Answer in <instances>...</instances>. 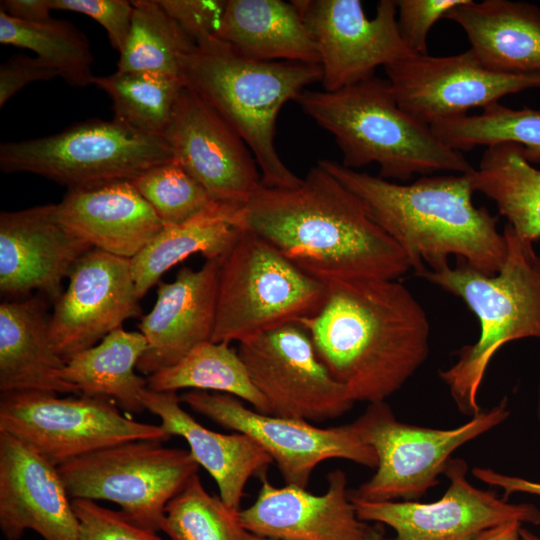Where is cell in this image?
<instances>
[{"mask_svg": "<svg viewBox=\"0 0 540 540\" xmlns=\"http://www.w3.org/2000/svg\"><path fill=\"white\" fill-rule=\"evenodd\" d=\"M507 399L453 429H434L397 420L385 402L370 403L351 424L378 459L375 474L351 496L368 501H414L440 481L451 454L504 422Z\"/></svg>", "mask_w": 540, "mask_h": 540, "instance_id": "obj_9", "label": "cell"}, {"mask_svg": "<svg viewBox=\"0 0 540 540\" xmlns=\"http://www.w3.org/2000/svg\"><path fill=\"white\" fill-rule=\"evenodd\" d=\"M430 128L443 143L457 151L515 143L522 147L530 163L540 162V110L512 109L495 102L478 115L444 119Z\"/></svg>", "mask_w": 540, "mask_h": 540, "instance_id": "obj_35", "label": "cell"}, {"mask_svg": "<svg viewBox=\"0 0 540 540\" xmlns=\"http://www.w3.org/2000/svg\"><path fill=\"white\" fill-rule=\"evenodd\" d=\"M180 77L244 140L261 169V185L295 188L301 182L280 158L274 140L282 106L322 79L320 65L245 58L211 38L182 59Z\"/></svg>", "mask_w": 540, "mask_h": 540, "instance_id": "obj_5", "label": "cell"}, {"mask_svg": "<svg viewBox=\"0 0 540 540\" xmlns=\"http://www.w3.org/2000/svg\"><path fill=\"white\" fill-rule=\"evenodd\" d=\"M151 205L164 226L202 216H230L239 208L214 200L174 159L131 181Z\"/></svg>", "mask_w": 540, "mask_h": 540, "instance_id": "obj_37", "label": "cell"}, {"mask_svg": "<svg viewBox=\"0 0 540 540\" xmlns=\"http://www.w3.org/2000/svg\"><path fill=\"white\" fill-rule=\"evenodd\" d=\"M314 38L325 91L369 79L414 53L404 43L397 22V2L381 0L367 18L359 0H293Z\"/></svg>", "mask_w": 540, "mask_h": 540, "instance_id": "obj_14", "label": "cell"}, {"mask_svg": "<svg viewBox=\"0 0 540 540\" xmlns=\"http://www.w3.org/2000/svg\"><path fill=\"white\" fill-rule=\"evenodd\" d=\"M92 247L58 220L56 204L0 214V292L9 298L34 290L53 303L63 280Z\"/></svg>", "mask_w": 540, "mask_h": 540, "instance_id": "obj_19", "label": "cell"}, {"mask_svg": "<svg viewBox=\"0 0 540 540\" xmlns=\"http://www.w3.org/2000/svg\"><path fill=\"white\" fill-rule=\"evenodd\" d=\"M537 418L540 422V384L538 388V401H537Z\"/></svg>", "mask_w": 540, "mask_h": 540, "instance_id": "obj_49", "label": "cell"}, {"mask_svg": "<svg viewBox=\"0 0 540 540\" xmlns=\"http://www.w3.org/2000/svg\"><path fill=\"white\" fill-rule=\"evenodd\" d=\"M52 10L81 13L98 22L120 53L130 31L133 3L127 0H50Z\"/></svg>", "mask_w": 540, "mask_h": 540, "instance_id": "obj_41", "label": "cell"}, {"mask_svg": "<svg viewBox=\"0 0 540 540\" xmlns=\"http://www.w3.org/2000/svg\"><path fill=\"white\" fill-rule=\"evenodd\" d=\"M398 27L406 46L418 55H427V36L432 26L466 0H398Z\"/></svg>", "mask_w": 540, "mask_h": 540, "instance_id": "obj_39", "label": "cell"}, {"mask_svg": "<svg viewBox=\"0 0 540 540\" xmlns=\"http://www.w3.org/2000/svg\"><path fill=\"white\" fill-rule=\"evenodd\" d=\"M0 11L25 23H44L52 19L50 0H2Z\"/></svg>", "mask_w": 540, "mask_h": 540, "instance_id": "obj_44", "label": "cell"}, {"mask_svg": "<svg viewBox=\"0 0 540 540\" xmlns=\"http://www.w3.org/2000/svg\"><path fill=\"white\" fill-rule=\"evenodd\" d=\"M219 260L208 259L201 268H181L174 281L159 282L151 311L138 325L147 341L137 371L151 375L169 368L214 331Z\"/></svg>", "mask_w": 540, "mask_h": 540, "instance_id": "obj_21", "label": "cell"}, {"mask_svg": "<svg viewBox=\"0 0 540 540\" xmlns=\"http://www.w3.org/2000/svg\"><path fill=\"white\" fill-rule=\"evenodd\" d=\"M363 540H385L383 530L378 526H367Z\"/></svg>", "mask_w": 540, "mask_h": 540, "instance_id": "obj_46", "label": "cell"}, {"mask_svg": "<svg viewBox=\"0 0 540 540\" xmlns=\"http://www.w3.org/2000/svg\"><path fill=\"white\" fill-rule=\"evenodd\" d=\"M296 102L334 136L346 168L376 163L378 177L400 181L416 173L474 169L460 151L399 106L388 80L373 76L336 91L304 90Z\"/></svg>", "mask_w": 540, "mask_h": 540, "instance_id": "obj_4", "label": "cell"}, {"mask_svg": "<svg viewBox=\"0 0 540 540\" xmlns=\"http://www.w3.org/2000/svg\"><path fill=\"white\" fill-rule=\"evenodd\" d=\"M384 68L399 106L429 126L540 88V73L492 70L471 49L445 57L413 54Z\"/></svg>", "mask_w": 540, "mask_h": 540, "instance_id": "obj_15", "label": "cell"}, {"mask_svg": "<svg viewBox=\"0 0 540 540\" xmlns=\"http://www.w3.org/2000/svg\"><path fill=\"white\" fill-rule=\"evenodd\" d=\"M326 284L321 308L298 323L355 402L385 401L427 359L430 324L425 310L397 280L353 278Z\"/></svg>", "mask_w": 540, "mask_h": 540, "instance_id": "obj_2", "label": "cell"}, {"mask_svg": "<svg viewBox=\"0 0 540 540\" xmlns=\"http://www.w3.org/2000/svg\"><path fill=\"white\" fill-rule=\"evenodd\" d=\"M0 43L35 52V57L57 70L70 86L92 84L94 57L89 41L68 21L52 18L25 23L0 11Z\"/></svg>", "mask_w": 540, "mask_h": 540, "instance_id": "obj_33", "label": "cell"}, {"mask_svg": "<svg viewBox=\"0 0 540 540\" xmlns=\"http://www.w3.org/2000/svg\"><path fill=\"white\" fill-rule=\"evenodd\" d=\"M146 348L141 332L120 327L70 357L62 378L77 387L81 395L109 397L127 412L140 413L145 410L141 393L147 388V379L136 370Z\"/></svg>", "mask_w": 540, "mask_h": 540, "instance_id": "obj_28", "label": "cell"}, {"mask_svg": "<svg viewBox=\"0 0 540 540\" xmlns=\"http://www.w3.org/2000/svg\"><path fill=\"white\" fill-rule=\"evenodd\" d=\"M239 511L209 494L197 473L167 503L161 531L172 540H245Z\"/></svg>", "mask_w": 540, "mask_h": 540, "instance_id": "obj_36", "label": "cell"}, {"mask_svg": "<svg viewBox=\"0 0 540 540\" xmlns=\"http://www.w3.org/2000/svg\"><path fill=\"white\" fill-rule=\"evenodd\" d=\"M196 44L216 38L228 0H157Z\"/></svg>", "mask_w": 540, "mask_h": 540, "instance_id": "obj_40", "label": "cell"}, {"mask_svg": "<svg viewBox=\"0 0 540 540\" xmlns=\"http://www.w3.org/2000/svg\"><path fill=\"white\" fill-rule=\"evenodd\" d=\"M132 3L130 31L119 53L117 71L180 77L182 59L196 44L157 0H134Z\"/></svg>", "mask_w": 540, "mask_h": 540, "instance_id": "obj_32", "label": "cell"}, {"mask_svg": "<svg viewBox=\"0 0 540 540\" xmlns=\"http://www.w3.org/2000/svg\"><path fill=\"white\" fill-rule=\"evenodd\" d=\"M522 523L509 521L482 531L473 540H521Z\"/></svg>", "mask_w": 540, "mask_h": 540, "instance_id": "obj_45", "label": "cell"}, {"mask_svg": "<svg viewBox=\"0 0 540 540\" xmlns=\"http://www.w3.org/2000/svg\"><path fill=\"white\" fill-rule=\"evenodd\" d=\"M467 463L451 458L444 474L450 485L441 499L368 501L350 496L360 520L391 527L396 540H473L482 531L509 522L540 524V510L528 503L513 504L494 492L474 487L466 478Z\"/></svg>", "mask_w": 540, "mask_h": 540, "instance_id": "obj_16", "label": "cell"}, {"mask_svg": "<svg viewBox=\"0 0 540 540\" xmlns=\"http://www.w3.org/2000/svg\"><path fill=\"white\" fill-rule=\"evenodd\" d=\"M56 212L60 223L92 248L128 259L164 227L131 181L68 190Z\"/></svg>", "mask_w": 540, "mask_h": 540, "instance_id": "obj_23", "label": "cell"}, {"mask_svg": "<svg viewBox=\"0 0 540 540\" xmlns=\"http://www.w3.org/2000/svg\"><path fill=\"white\" fill-rule=\"evenodd\" d=\"M92 84L111 99L113 118L162 137L184 88L180 77L155 72L116 71L94 76Z\"/></svg>", "mask_w": 540, "mask_h": 540, "instance_id": "obj_34", "label": "cell"}, {"mask_svg": "<svg viewBox=\"0 0 540 540\" xmlns=\"http://www.w3.org/2000/svg\"><path fill=\"white\" fill-rule=\"evenodd\" d=\"M68 278L50 316L51 343L65 362L141 315L131 259L92 248Z\"/></svg>", "mask_w": 540, "mask_h": 540, "instance_id": "obj_18", "label": "cell"}, {"mask_svg": "<svg viewBox=\"0 0 540 540\" xmlns=\"http://www.w3.org/2000/svg\"><path fill=\"white\" fill-rule=\"evenodd\" d=\"M216 38L248 59L320 65L317 44L293 1L228 0Z\"/></svg>", "mask_w": 540, "mask_h": 540, "instance_id": "obj_27", "label": "cell"}, {"mask_svg": "<svg viewBox=\"0 0 540 540\" xmlns=\"http://www.w3.org/2000/svg\"><path fill=\"white\" fill-rule=\"evenodd\" d=\"M60 77L57 70L37 57L17 55L0 66V107L26 85L36 81H49Z\"/></svg>", "mask_w": 540, "mask_h": 540, "instance_id": "obj_42", "label": "cell"}, {"mask_svg": "<svg viewBox=\"0 0 540 540\" xmlns=\"http://www.w3.org/2000/svg\"><path fill=\"white\" fill-rule=\"evenodd\" d=\"M180 401L218 425L252 438L270 455L287 485L306 489L314 469L328 459L377 467L374 449L351 423L321 428L305 420L260 413L239 398L218 392L189 390Z\"/></svg>", "mask_w": 540, "mask_h": 540, "instance_id": "obj_12", "label": "cell"}, {"mask_svg": "<svg viewBox=\"0 0 540 540\" xmlns=\"http://www.w3.org/2000/svg\"><path fill=\"white\" fill-rule=\"evenodd\" d=\"M352 191L369 216L404 251L416 274L448 263L450 256L495 275L507 256L498 218L472 201L468 173L425 176L403 185L344 167L317 162Z\"/></svg>", "mask_w": 540, "mask_h": 540, "instance_id": "obj_3", "label": "cell"}, {"mask_svg": "<svg viewBox=\"0 0 540 540\" xmlns=\"http://www.w3.org/2000/svg\"><path fill=\"white\" fill-rule=\"evenodd\" d=\"M231 223L263 238L313 277L397 280L411 268L362 201L320 165L295 188L260 186Z\"/></svg>", "mask_w": 540, "mask_h": 540, "instance_id": "obj_1", "label": "cell"}, {"mask_svg": "<svg viewBox=\"0 0 540 540\" xmlns=\"http://www.w3.org/2000/svg\"><path fill=\"white\" fill-rule=\"evenodd\" d=\"M466 33L486 67L506 73H540V8L510 0H466L444 17Z\"/></svg>", "mask_w": 540, "mask_h": 540, "instance_id": "obj_26", "label": "cell"}, {"mask_svg": "<svg viewBox=\"0 0 540 540\" xmlns=\"http://www.w3.org/2000/svg\"><path fill=\"white\" fill-rule=\"evenodd\" d=\"M66 362L50 339V317L40 296L0 304V391L81 395L62 378Z\"/></svg>", "mask_w": 540, "mask_h": 540, "instance_id": "obj_25", "label": "cell"}, {"mask_svg": "<svg viewBox=\"0 0 540 540\" xmlns=\"http://www.w3.org/2000/svg\"><path fill=\"white\" fill-rule=\"evenodd\" d=\"M239 229L225 215L202 216L178 225H166L131 259L132 274L141 299L161 276L185 258L200 253L221 260L231 249Z\"/></svg>", "mask_w": 540, "mask_h": 540, "instance_id": "obj_30", "label": "cell"}, {"mask_svg": "<svg viewBox=\"0 0 540 540\" xmlns=\"http://www.w3.org/2000/svg\"><path fill=\"white\" fill-rule=\"evenodd\" d=\"M141 399L145 409L160 418V426L168 434L186 440L192 457L215 480L220 498L239 510L250 478L266 475L274 463L270 455L243 433L224 434L202 426L181 407L177 392L146 388Z\"/></svg>", "mask_w": 540, "mask_h": 540, "instance_id": "obj_24", "label": "cell"}, {"mask_svg": "<svg viewBox=\"0 0 540 540\" xmlns=\"http://www.w3.org/2000/svg\"><path fill=\"white\" fill-rule=\"evenodd\" d=\"M239 229V228H238ZM327 284L308 274L269 242L239 229L220 260L213 342H242L314 315Z\"/></svg>", "mask_w": 540, "mask_h": 540, "instance_id": "obj_7", "label": "cell"}, {"mask_svg": "<svg viewBox=\"0 0 540 540\" xmlns=\"http://www.w3.org/2000/svg\"><path fill=\"white\" fill-rule=\"evenodd\" d=\"M472 473L480 481L491 486L502 488L504 490L505 500L510 494L516 492L540 496V482L502 474L490 468L476 467L473 469Z\"/></svg>", "mask_w": 540, "mask_h": 540, "instance_id": "obj_43", "label": "cell"}, {"mask_svg": "<svg viewBox=\"0 0 540 540\" xmlns=\"http://www.w3.org/2000/svg\"><path fill=\"white\" fill-rule=\"evenodd\" d=\"M58 467L0 431V528L8 540L31 529L44 540H77L79 523Z\"/></svg>", "mask_w": 540, "mask_h": 540, "instance_id": "obj_20", "label": "cell"}, {"mask_svg": "<svg viewBox=\"0 0 540 540\" xmlns=\"http://www.w3.org/2000/svg\"><path fill=\"white\" fill-rule=\"evenodd\" d=\"M260 479L256 500L239 511L249 533L273 540H363L367 525L356 514L344 471H331L320 495L294 485L275 486L266 475Z\"/></svg>", "mask_w": 540, "mask_h": 540, "instance_id": "obj_22", "label": "cell"}, {"mask_svg": "<svg viewBox=\"0 0 540 540\" xmlns=\"http://www.w3.org/2000/svg\"><path fill=\"white\" fill-rule=\"evenodd\" d=\"M147 388L157 392L180 389L212 391L233 395L264 414L268 403L254 385L238 350L229 342L207 341L177 364L149 375Z\"/></svg>", "mask_w": 540, "mask_h": 540, "instance_id": "obj_31", "label": "cell"}, {"mask_svg": "<svg viewBox=\"0 0 540 540\" xmlns=\"http://www.w3.org/2000/svg\"><path fill=\"white\" fill-rule=\"evenodd\" d=\"M238 353L270 415L320 422L342 416L355 403L319 359L298 322L240 342Z\"/></svg>", "mask_w": 540, "mask_h": 540, "instance_id": "obj_13", "label": "cell"}, {"mask_svg": "<svg viewBox=\"0 0 540 540\" xmlns=\"http://www.w3.org/2000/svg\"><path fill=\"white\" fill-rule=\"evenodd\" d=\"M163 138L173 159L217 202L240 208L260 188L257 162L244 140L185 86Z\"/></svg>", "mask_w": 540, "mask_h": 540, "instance_id": "obj_17", "label": "cell"}, {"mask_svg": "<svg viewBox=\"0 0 540 540\" xmlns=\"http://www.w3.org/2000/svg\"><path fill=\"white\" fill-rule=\"evenodd\" d=\"M503 233L507 256L495 275L458 259L455 267L446 263L418 274L461 298L479 321L477 342L461 348L457 362L439 372L458 409L471 418L481 412L478 393L496 352L515 340L540 338V256L508 224Z\"/></svg>", "mask_w": 540, "mask_h": 540, "instance_id": "obj_6", "label": "cell"}, {"mask_svg": "<svg viewBox=\"0 0 540 540\" xmlns=\"http://www.w3.org/2000/svg\"><path fill=\"white\" fill-rule=\"evenodd\" d=\"M520 537L521 540H540V537L523 527L520 529Z\"/></svg>", "mask_w": 540, "mask_h": 540, "instance_id": "obj_47", "label": "cell"}, {"mask_svg": "<svg viewBox=\"0 0 540 540\" xmlns=\"http://www.w3.org/2000/svg\"><path fill=\"white\" fill-rule=\"evenodd\" d=\"M245 540H273V539L257 536V535L247 532Z\"/></svg>", "mask_w": 540, "mask_h": 540, "instance_id": "obj_48", "label": "cell"}, {"mask_svg": "<svg viewBox=\"0 0 540 540\" xmlns=\"http://www.w3.org/2000/svg\"><path fill=\"white\" fill-rule=\"evenodd\" d=\"M71 503L79 523L77 540H163L157 532L135 524L121 511L100 506L94 500L75 498Z\"/></svg>", "mask_w": 540, "mask_h": 540, "instance_id": "obj_38", "label": "cell"}, {"mask_svg": "<svg viewBox=\"0 0 540 540\" xmlns=\"http://www.w3.org/2000/svg\"><path fill=\"white\" fill-rule=\"evenodd\" d=\"M198 469L189 451L154 440L123 442L58 466L70 498L112 501L154 532L162 529L167 503Z\"/></svg>", "mask_w": 540, "mask_h": 540, "instance_id": "obj_10", "label": "cell"}, {"mask_svg": "<svg viewBox=\"0 0 540 540\" xmlns=\"http://www.w3.org/2000/svg\"><path fill=\"white\" fill-rule=\"evenodd\" d=\"M172 159L162 136L115 118L90 119L53 135L0 145L2 172L39 175L68 190L132 181Z\"/></svg>", "mask_w": 540, "mask_h": 540, "instance_id": "obj_8", "label": "cell"}, {"mask_svg": "<svg viewBox=\"0 0 540 540\" xmlns=\"http://www.w3.org/2000/svg\"><path fill=\"white\" fill-rule=\"evenodd\" d=\"M474 192L497 205L508 225L522 239H540V169L530 163L515 143L487 147L479 169L468 173Z\"/></svg>", "mask_w": 540, "mask_h": 540, "instance_id": "obj_29", "label": "cell"}, {"mask_svg": "<svg viewBox=\"0 0 540 540\" xmlns=\"http://www.w3.org/2000/svg\"><path fill=\"white\" fill-rule=\"evenodd\" d=\"M0 431L37 451L55 466L77 457L134 440L168 441L160 425L124 416L105 396L59 398L54 392L1 393Z\"/></svg>", "mask_w": 540, "mask_h": 540, "instance_id": "obj_11", "label": "cell"}]
</instances>
